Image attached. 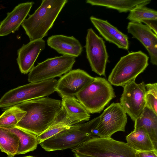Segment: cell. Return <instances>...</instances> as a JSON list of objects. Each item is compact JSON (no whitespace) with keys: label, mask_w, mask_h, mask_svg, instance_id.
Masks as SVG:
<instances>
[{"label":"cell","mask_w":157,"mask_h":157,"mask_svg":"<svg viewBox=\"0 0 157 157\" xmlns=\"http://www.w3.org/2000/svg\"><path fill=\"white\" fill-rule=\"evenodd\" d=\"M16 105L26 112L16 126L38 136L53 123L61 107V101L43 97Z\"/></svg>","instance_id":"obj_1"},{"label":"cell","mask_w":157,"mask_h":157,"mask_svg":"<svg viewBox=\"0 0 157 157\" xmlns=\"http://www.w3.org/2000/svg\"><path fill=\"white\" fill-rule=\"evenodd\" d=\"M67 0H43L40 6L21 25L30 40L42 39L48 35L49 30Z\"/></svg>","instance_id":"obj_2"},{"label":"cell","mask_w":157,"mask_h":157,"mask_svg":"<svg viewBox=\"0 0 157 157\" xmlns=\"http://www.w3.org/2000/svg\"><path fill=\"white\" fill-rule=\"evenodd\" d=\"M99 116L84 123L72 125L40 143L48 151L72 148L88 140L98 137L96 128Z\"/></svg>","instance_id":"obj_3"},{"label":"cell","mask_w":157,"mask_h":157,"mask_svg":"<svg viewBox=\"0 0 157 157\" xmlns=\"http://www.w3.org/2000/svg\"><path fill=\"white\" fill-rule=\"evenodd\" d=\"M74 153L91 157H135L136 151L111 137L92 138L71 149Z\"/></svg>","instance_id":"obj_4"},{"label":"cell","mask_w":157,"mask_h":157,"mask_svg":"<svg viewBox=\"0 0 157 157\" xmlns=\"http://www.w3.org/2000/svg\"><path fill=\"white\" fill-rule=\"evenodd\" d=\"M148 59L147 55L141 51L121 57L109 74L108 81L111 85L123 87L145 70Z\"/></svg>","instance_id":"obj_5"},{"label":"cell","mask_w":157,"mask_h":157,"mask_svg":"<svg viewBox=\"0 0 157 157\" xmlns=\"http://www.w3.org/2000/svg\"><path fill=\"white\" fill-rule=\"evenodd\" d=\"M76 96L89 113H94L101 112L115 95L108 81L96 77Z\"/></svg>","instance_id":"obj_6"},{"label":"cell","mask_w":157,"mask_h":157,"mask_svg":"<svg viewBox=\"0 0 157 157\" xmlns=\"http://www.w3.org/2000/svg\"><path fill=\"white\" fill-rule=\"evenodd\" d=\"M55 79L30 83L12 89L0 99V108L10 107L28 101L45 97L56 91Z\"/></svg>","instance_id":"obj_7"},{"label":"cell","mask_w":157,"mask_h":157,"mask_svg":"<svg viewBox=\"0 0 157 157\" xmlns=\"http://www.w3.org/2000/svg\"><path fill=\"white\" fill-rule=\"evenodd\" d=\"M75 61V57L67 55L47 59L33 67L28 81L36 82L60 77L71 70Z\"/></svg>","instance_id":"obj_8"},{"label":"cell","mask_w":157,"mask_h":157,"mask_svg":"<svg viewBox=\"0 0 157 157\" xmlns=\"http://www.w3.org/2000/svg\"><path fill=\"white\" fill-rule=\"evenodd\" d=\"M127 122L126 113L120 104L113 103L99 116L96 128L97 136L109 138L117 132H125Z\"/></svg>","instance_id":"obj_9"},{"label":"cell","mask_w":157,"mask_h":157,"mask_svg":"<svg viewBox=\"0 0 157 157\" xmlns=\"http://www.w3.org/2000/svg\"><path fill=\"white\" fill-rule=\"evenodd\" d=\"M86 40V57L92 71L99 75L105 76L109 56L104 41L91 28L87 30Z\"/></svg>","instance_id":"obj_10"},{"label":"cell","mask_w":157,"mask_h":157,"mask_svg":"<svg viewBox=\"0 0 157 157\" xmlns=\"http://www.w3.org/2000/svg\"><path fill=\"white\" fill-rule=\"evenodd\" d=\"M135 79L126 84L120 98V104L126 113L134 121L146 106L145 84L136 83Z\"/></svg>","instance_id":"obj_11"},{"label":"cell","mask_w":157,"mask_h":157,"mask_svg":"<svg viewBox=\"0 0 157 157\" xmlns=\"http://www.w3.org/2000/svg\"><path fill=\"white\" fill-rule=\"evenodd\" d=\"M94 78L82 70H71L57 80L56 91L62 98L74 97L91 82Z\"/></svg>","instance_id":"obj_12"},{"label":"cell","mask_w":157,"mask_h":157,"mask_svg":"<svg viewBox=\"0 0 157 157\" xmlns=\"http://www.w3.org/2000/svg\"><path fill=\"white\" fill-rule=\"evenodd\" d=\"M128 33L138 40L145 47L150 58V62L157 65V35L147 25L142 23L130 22L127 27Z\"/></svg>","instance_id":"obj_13"},{"label":"cell","mask_w":157,"mask_h":157,"mask_svg":"<svg viewBox=\"0 0 157 157\" xmlns=\"http://www.w3.org/2000/svg\"><path fill=\"white\" fill-rule=\"evenodd\" d=\"M45 41L38 39L23 44L17 51V62L21 72L23 74L29 72L40 53L45 48Z\"/></svg>","instance_id":"obj_14"},{"label":"cell","mask_w":157,"mask_h":157,"mask_svg":"<svg viewBox=\"0 0 157 157\" xmlns=\"http://www.w3.org/2000/svg\"><path fill=\"white\" fill-rule=\"evenodd\" d=\"M34 4L33 2L19 4L0 23V36L7 35L18 30Z\"/></svg>","instance_id":"obj_15"},{"label":"cell","mask_w":157,"mask_h":157,"mask_svg":"<svg viewBox=\"0 0 157 157\" xmlns=\"http://www.w3.org/2000/svg\"><path fill=\"white\" fill-rule=\"evenodd\" d=\"M90 20L100 34L107 41L118 48L128 50L129 43L127 36L119 31L107 20L91 16Z\"/></svg>","instance_id":"obj_16"},{"label":"cell","mask_w":157,"mask_h":157,"mask_svg":"<svg viewBox=\"0 0 157 157\" xmlns=\"http://www.w3.org/2000/svg\"><path fill=\"white\" fill-rule=\"evenodd\" d=\"M59 112L67 120L73 124L88 121L90 113L74 97L62 98Z\"/></svg>","instance_id":"obj_17"},{"label":"cell","mask_w":157,"mask_h":157,"mask_svg":"<svg viewBox=\"0 0 157 157\" xmlns=\"http://www.w3.org/2000/svg\"><path fill=\"white\" fill-rule=\"evenodd\" d=\"M48 45L63 55L75 57L82 53V47L79 41L73 36L62 35L52 36L47 40Z\"/></svg>","instance_id":"obj_18"},{"label":"cell","mask_w":157,"mask_h":157,"mask_svg":"<svg viewBox=\"0 0 157 157\" xmlns=\"http://www.w3.org/2000/svg\"><path fill=\"white\" fill-rule=\"evenodd\" d=\"M134 122V128H143L148 135L155 149L157 150V114L145 106Z\"/></svg>","instance_id":"obj_19"},{"label":"cell","mask_w":157,"mask_h":157,"mask_svg":"<svg viewBox=\"0 0 157 157\" xmlns=\"http://www.w3.org/2000/svg\"><path fill=\"white\" fill-rule=\"evenodd\" d=\"M151 0H87L86 2L92 6H103L116 10L120 13L130 11L136 7L146 6Z\"/></svg>","instance_id":"obj_20"},{"label":"cell","mask_w":157,"mask_h":157,"mask_svg":"<svg viewBox=\"0 0 157 157\" xmlns=\"http://www.w3.org/2000/svg\"><path fill=\"white\" fill-rule=\"evenodd\" d=\"M126 140L127 144L136 151L156 150L147 132L142 127L134 128L126 136Z\"/></svg>","instance_id":"obj_21"},{"label":"cell","mask_w":157,"mask_h":157,"mask_svg":"<svg viewBox=\"0 0 157 157\" xmlns=\"http://www.w3.org/2000/svg\"><path fill=\"white\" fill-rule=\"evenodd\" d=\"M5 129L15 134L19 139V144L17 155L33 151L36 149L39 144L36 136L20 128L15 126Z\"/></svg>","instance_id":"obj_22"},{"label":"cell","mask_w":157,"mask_h":157,"mask_svg":"<svg viewBox=\"0 0 157 157\" xmlns=\"http://www.w3.org/2000/svg\"><path fill=\"white\" fill-rule=\"evenodd\" d=\"M19 144L18 137L6 129L0 128V149L8 155L17 154Z\"/></svg>","instance_id":"obj_23"},{"label":"cell","mask_w":157,"mask_h":157,"mask_svg":"<svg viewBox=\"0 0 157 157\" xmlns=\"http://www.w3.org/2000/svg\"><path fill=\"white\" fill-rule=\"evenodd\" d=\"M26 113L16 105L9 107L0 116V128H9L16 126Z\"/></svg>","instance_id":"obj_24"},{"label":"cell","mask_w":157,"mask_h":157,"mask_svg":"<svg viewBox=\"0 0 157 157\" xmlns=\"http://www.w3.org/2000/svg\"><path fill=\"white\" fill-rule=\"evenodd\" d=\"M131 22L142 23L144 21H157V12L145 6H137L130 11L127 17Z\"/></svg>","instance_id":"obj_25"},{"label":"cell","mask_w":157,"mask_h":157,"mask_svg":"<svg viewBox=\"0 0 157 157\" xmlns=\"http://www.w3.org/2000/svg\"><path fill=\"white\" fill-rule=\"evenodd\" d=\"M146 106L157 114V83L145 84Z\"/></svg>","instance_id":"obj_26"},{"label":"cell","mask_w":157,"mask_h":157,"mask_svg":"<svg viewBox=\"0 0 157 157\" xmlns=\"http://www.w3.org/2000/svg\"><path fill=\"white\" fill-rule=\"evenodd\" d=\"M135 157H157V150H154L148 151H137Z\"/></svg>","instance_id":"obj_27"},{"label":"cell","mask_w":157,"mask_h":157,"mask_svg":"<svg viewBox=\"0 0 157 157\" xmlns=\"http://www.w3.org/2000/svg\"><path fill=\"white\" fill-rule=\"evenodd\" d=\"M157 21L146 20L142 22L144 23L145 25L148 26L152 31L157 35Z\"/></svg>","instance_id":"obj_28"},{"label":"cell","mask_w":157,"mask_h":157,"mask_svg":"<svg viewBox=\"0 0 157 157\" xmlns=\"http://www.w3.org/2000/svg\"><path fill=\"white\" fill-rule=\"evenodd\" d=\"M75 157H91L78 153H74Z\"/></svg>","instance_id":"obj_29"},{"label":"cell","mask_w":157,"mask_h":157,"mask_svg":"<svg viewBox=\"0 0 157 157\" xmlns=\"http://www.w3.org/2000/svg\"><path fill=\"white\" fill-rule=\"evenodd\" d=\"M7 157H14V156H11V155H8V156Z\"/></svg>","instance_id":"obj_30"},{"label":"cell","mask_w":157,"mask_h":157,"mask_svg":"<svg viewBox=\"0 0 157 157\" xmlns=\"http://www.w3.org/2000/svg\"><path fill=\"white\" fill-rule=\"evenodd\" d=\"M34 157L30 156H25V157Z\"/></svg>","instance_id":"obj_31"}]
</instances>
